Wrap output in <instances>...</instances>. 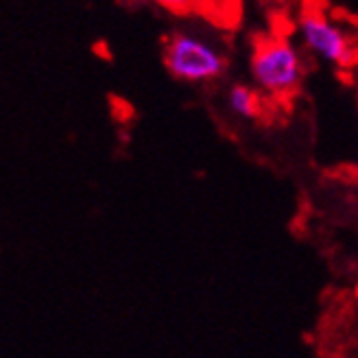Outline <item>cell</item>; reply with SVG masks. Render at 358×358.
<instances>
[{
  "label": "cell",
  "instance_id": "obj_5",
  "mask_svg": "<svg viewBox=\"0 0 358 358\" xmlns=\"http://www.w3.org/2000/svg\"><path fill=\"white\" fill-rule=\"evenodd\" d=\"M151 3L159 5L175 15H188L201 7V0H151Z\"/></svg>",
  "mask_w": 358,
  "mask_h": 358
},
{
  "label": "cell",
  "instance_id": "obj_6",
  "mask_svg": "<svg viewBox=\"0 0 358 358\" xmlns=\"http://www.w3.org/2000/svg\"><path fill=\"white\" fill-rule=\"evenodd\" d=\"M264 3H273V0H264Z\"/></svg>",
  "mask_w": 358,
  "mask_h": 358
},
{
  "label": "cell",
  "instance_id": "obj_3",
  "mask_svg": "<svg viewBox=\"0 0 358 358\" xmlns=\"http://www.w3.org/2000/svg\"><path fill=\"white\" fill-rule=\"evenodd\" d=\"M299 35L306 48L328 64L345 68L352 66L356 59L352 38L336 22H332L324 11H303L299 17Z\"/></svg>",
  "mask_w": 358,
  "mask_h": 358
},
{
  "label": "cell",
  "instance_id": "obj_2",
  "mask_svg": "<svg viewBox=\"0 0 358 358\" xmlns=\"http://www.w3.org/2000/svg\"><path fill=\"white\" fill-rule=\"evenodd\" d=\"M164 66L169 73L188 83H206L219 79L225 68V55L206 40L188 33H175L164 42Z\"/></svg>",
  "mask_w": 358,
  "mask_h": 358
},
{
  "label": "cell",
  "instance_id": "obj_1",
  "mask_svg": "<svg viewBox=\"0 0 358 358\" xmlns=\"http://www.w3.org/2000/svg\"><path fill=\"white\" fill-rule=\"evenodd\" d=\"M249 68L260 92L282 103L295 96L303 81L301 55L284 35H260L254 42Z\"/></svg>",
  "mask_w": 358,
  "mask_h": 358
},
{
  "label": "cell",
  "instance_id": "obj_4",
  "mask_svg": "<svg viewBox=\"0 0 358 358\" xmlns=\"http://www.w3.org/2000/svg\"><path fill=\"white\" fill-rule=\"evenodd\" d=\"M227 105H229V110L234 112L236 116L247 118V120L260 118V114H262V110H264L260 94L256 92V90H252L249 85H243V83L229 87Z\"/></svg>",
  "mask_w": 358,
  "mask_h": 358
}]
</instances>
